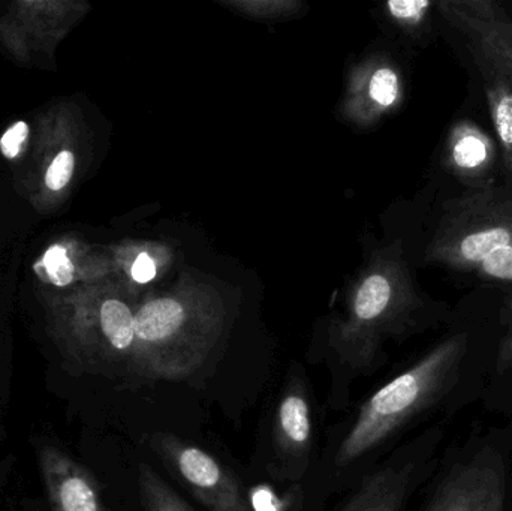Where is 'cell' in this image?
I'll return each instance as SVG.
<instances>
[{"instance_id":"4fadbf2b","label":"cell","mask_w":512,"mask_h":511,"mask_svg":"<svg viewBox=\"0 0 512 511\" xmlns=\"http://www.w3.org/2000/svg\"><path fill=\"white\" fill-rule=\"evenodd\" d=\"M486 158V144L474 135L462 138L454 149V159L463 168L478 167Z\"/></svg>"},{"instance_id":"5bb4252c","label":"cell","mask_w":512,"mask_h":511,"mask_svg":"<svg viewBox=\"0 0 512 511\" xmlns=\"http://www.w3.org/2000/svg\"><path fill=\"white\" fill-rule=\"evenodd\" d=\"M29 132V125L24 120H18L9 126L0 138V153L9 161L17 159L29 138Z\"/></svg>"},{"instance_id":"5b68a950","label":"cell","mask_w":512,"mask_h":511,"mask_svg":"<svg viewBox=\"0 0 512 511\" xmlns=\"http://www.w3.org/2000/svg\"><path fill=\"white\" fill-rule=\"evenodd\" d=\"M421 447H405L390 462L363 480L358 491L340 511H402L406 498L421 474Z\"/></svg>"},{"instance_id":"7c38bea8","label":"cell","mask_w":512,"mask_h":511,"mask_svg":"<svg viewBox=\"0 0 512 511\" xmlns=\"http://www.w3.org/2000/svg\"><path fill=\"white\" fill-rule=\"evenodd\" d=\"M399 92L397 75L391 69H379L370 81V96L382 107L393 104Z\"/></svg>"},{"instance_id":"8992f818","label":"cell","mask_w":512,"mask_h":511,"mask_svg":"<svg viewBox=\"0 0 512 511\" xmlns=\"http://www.w3.org/2000/svg\"><path fill=\"white\" fill-rule=\"evenodd\" d=\"M313 422L303 378H289L274 416V447L282 461L304 464L312 449Z\"/></svg>"},{"instance_id":"52a82bcc","label":"cell","mask_w":512,"mask_h":511,"mask_svg":"<svg viewBox=\"0 0 512 511\" xmlns=\"http://www.w3.org/2000/svg\"><path fill=\"white\" fill-rule=\"evenodd\" d=\"M504 470L501 458L486 450L460 465L445 480L427 511H477L493 479Z\"/></svg>"},{"instance_id":"ba28073f","label":"cell","mask_w":512,"mask_h":511,"mask_svg":"<svg viewBox=\"0 0 512 511\" xmlns=\"http://www.w3.org/2000/svg\"><path fill=\"white\" fill-rule=\"evenodd\" d=\"M138 485L144 511H194L150 465H141Z\"/></svg>"},{"instance_id":"30bf717a","label":"cell","mask_w":512,"mask_h":511,"mask_svg":"<svg viewBox=\"0 0 512 511\" xmlns=\"http://www.w3.org/2000/svg\"><path fill=\"white\" fill-rule=\"evenodd\" d=\"M510 240V233L504 228L480 231L463 240L462 254L469 261H484L496 249L510 245Z\"/></svg>"},{"instance_id":"277c9868","label":"cell","mask_w":512,"mask_h":511,"mask_svg":"<svg viewBox=\"0 0 512 511\" xmlns=\"http://www.w3.org/2000/svg\"><path fill=\"white\" fill-rule=\"evenodd\" d=\"M38 465L51 511H111L95 477L65 450L42 444Z\"/></svg>"},{"instance_id":"2e32d148","label":"cell","mask_w":512,"mask_h":511,"mask_svg":"<svg viewBox=\"0 0 512 511\" xmlns=\"http://www.w3.org/2000/svg\"><path fill=\"white\" fill-rule=\"evenodd\" d=\"M505 506V471L502 470L493 479L492 485L487 489L486 497L477 511H504Z\"/></svg>"},{"instance_id":"e0dca14e","label":"cell","mask_w":512,"mask_h":511,"mask_svg":"<svg viewBox=\"0 0 512 511\" xmlns=\"http://www.w3.org/2000/svg\"><path fill=\"white\" fill-rule=\"evenodd\" d=\"M496 126L507 144H512V95L505 96L496 108Z\"/></svg>"},{"instance_id":"9c48e42d","label":"cell","mask_w":512,"mask_h":511,"mask_svg":"<svg viewBox=\"0 0 512 511\" xmlns=\"http://www.w3.org/2000/svg\"><path fill=\"white\" fill-rule=\"evenodd\" d=\"M391 300V287L384 276H370L364 281L355 297L354 314L361 329L376 326L385 314Z\"/></svg>"},{"instance_id":"d6986e66","label":"cell","mask_w":512,"mask_h":511,"mask_svg":"<svg viewBox=\"0 0 512 511\" xmlns=\"http://www.w3.org/2000/svg\"><path fill=\"white\" fill-rule=\"evenodd\" d=\"M155 276L156 264L153 258L149 254L138 255L134 266H132V278H134V281H137L138 284H147Z\"/></svg>"},{"instance_id":"6da1fadb","label":"cell","mask_w":512,"mask_h":511,"mask_svg":"<svg viewBox=\"0 0 512 511\" xmlns=\"http://www.w3.org/2000/svg\"><path fill=\"white\" fill-rule=\"evenodd\" d=\"M462 357V345L448 342L373 393L340 443L336 464H354L438 404L459 380Z\"/></svg>"},{"instance_id":"9a60e30c","label":"cell","mask_w":512,"mask_h":511,"mask_svg":"<svg viewBox=\"0 0 512 511\" xmlns=\"http://www.w3.org/2000/svg\"><path fill=\"white\" fill-rule=\"evenodd\" d=\"M483 267L490 276L512 281V246L496 249L483 261Z\"/></svg>"},{"instance_id":"ac0fdd59","label":"cell","mask_w":512,"mask_h":511,"mask_svg":"<svg viewBox=\"0 0 512 511\" xmlns=\"http://www.w3.org/2000/svg\"><path fill=\"white\" fill-rule=\"evenodd\" d=\"M430 3L427 0H393L388 3L391 14L397 18H417L420 17L421 12L429 6Z\"/></svg>"},{"instance_id":"7a4b0ae2","label":"cell","mask_w":512,"mask_h":511,"mask_svg":"<svg viewBox=\"0 0 512 511\" xmlns=\"http://www.w3.org/2000/svg\"><path fill=\"white\" fill-rule=\"evenodd\" d=\"M48 323L72 362L95 374L134 378L135 314L122 300L78 293L48 297Z\"/></svg>"},{"instance_id":"8fae6325","label":"cell","mask_w":512,"mask_h":511,"mask_svg":"<svg viewBox=\"0 0 512 511\" xmlns=\"http://www.w3.org/2000/svg\"><path fill=\"white\" fill-rule=\"evenodd\" d=\"M75 171V155L72 150L62 149L54 155L44 174V186L51 194L65 191Z\"/></svg>"},{"instance_id":"3957f363","label":"cell","mask_w":512,"mask_h":511,"mask_svg":"<svg viewBox=\"0 0 512 511\" xmlns=\"http://www.w3.org/2000/svg\"><path fill=\"white\" fill-rule=\"evenodd\" d=\"M150 446L207 510L252 511L237 477L206 450L165 432L153 435Z\"/></svg>"}]
</instances>
